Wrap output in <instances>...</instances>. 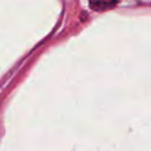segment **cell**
<instances>
[{
  "label": "cell",
  "mask_w": 151,
  "mask_h": 151,
  "mask_svg": "<svg viewBox=\"0 0 151 151\" xmlns=\"http://www.w3.org/2000/svg\"><path fill=\"white\" fill-rule=\"evenodd\" d=\"M88 1H90V6L92 9L104 11V9L112 8L119 0H88Z\"/></svg>",
  "instance_id": "obj_1"
}]
</instances>
